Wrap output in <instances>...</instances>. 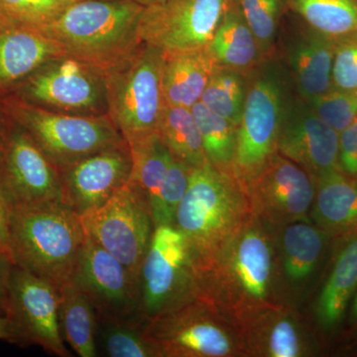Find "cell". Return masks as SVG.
Returning <instances> with one entry per match:
<instances>
[{"instance_id": "1", "label": "cell", "mask_w": 357, "mask_h": 357, "mask_svg": "<svg viewBox=\"0 0 357 357\" xmlns=\"http://www.w3.org/2000/svg\"><path fill=\"white\" fill-rule=\"evenodd\" d=\"M143 9L133 0H79L42 31L66 56L105 74L123 64L142 45L138 27Z\"/></svg>"}, {"instance_id": "2", "label": "cell", "mask_w": 357, "mask_h": 357, "mask_svg": "<svg viewBox=\"0 0 357 357\" xmlns=\"http://www.w3.org/2000/svg\"><path fill=\"white\" fill-rule=\"evenodd\" d=\"M252 215L243 185L208 161L192 168L174 225L187 239L199 272Z\"/></svg>"}, {"instance_id": "3", "label": "cell", "mask_w": 357, "mask_h": 357, "mask_svg": "<svg viewBox=\"0 0 357 357\" xmlns=\"http://www.w3.org/2000/svg\"><path fill=\"white\" fill-rule=\"evenodd\" d=\"M86 237L81 217L61 201L14 206L9 241L14 263L59 288L72 278Z\"/></svg>"}, {"instance_id": "4", "label": "cell", "mask_w": 357, "mask_h": 357, "mask_svg": "<svg viewBox=\"0 0 357 357\" xmlns=\"http://www.w3.org/2000/svg\"><path fill=\"white\" fill-rule=\"evenodd\" d=\"M199 294L225 298L239 317L270 304L273 251L261 220L252 215L199 273Z\"/></svg>"}, {"instance_id": "5", "label": "cell", "mask_w": 357, "mask_h": 357, "mask_svg": "<svg viewBox=\"0 0 357 357\" xmlns=\"http://www.w3.org/2000/svg\"><path fill=\"white\" fill-rule=\"evenodd\" d=\"M246 79L232 166V174L244 188L276 153L286 105L295 91L287 67L272 55L250 70Z\"/></svg>"}, {"instance_id": "6", "label": "cell", "mask_w": 357, "mask_h": 357, "mask_svg": "<svg viewBox=\"0 0 357 357\" xmlns=\"http://www.w3.org/2000/svg\"><path fill=\"white\" fill-rule=\"evenodd\" d=\"M0 107L31 135L58 168L126 143L109 114H65L44 109L7 93Z\"/></svg>"}, {"instance_id": "7", "label": "cell", "mask_w": 357, "mask_h": 357, "mask_svg": "<svg viewBox=\"0 0 357 357\" xmlns=\"http://www.w3.org/2000/svg\"><path fill=\"white\" fill-rule=\"evenodd\" d=\"M161 52L142 44L115 69L105 73L107 114L128 146L159 132L165 107Z\"/></svg>"}, {"instance_id": "8", "label": "cell", "mask_w": 357, "mask_h": 357, "mask_svg": "<svg viewBox=\"0 0 357 357\" xmlns=\"http://www.w3.org/2000/svg\"><path fill=\"white\" fill-rule=\"evenodd\" d=\"M138 282L145 321L199 297L198 269L187 239L175 225L155 227Z\"/></svg>"}, {"instance_id": "9", "label": "cell", "mask_w": 357, "mask_h": 357, "mask_svg": "<svg viewBox=\"0 0 357 357\" xmlns=\"http://www.w3.org/2000/svg\"><path fill=\"white\" fill-rule=\"evenodd\" d=\"M8 93L65 114H107L105 74L68 56L45 63Z\"/></svg>"}, {"instance_id": "10", "label": "cell", "mask_w": 357, "mask_h": 357, "mask_svg": "<svg viewBox=\"0 0 357 357\" xmlns=\"http://www.w3.org/2000/svg\"><path fill=\"white\" fill-rule=\"evenodd\" d=\"M157 357H222L236 349L215 303L194 298L146 321Z\"/></svg>"}, {"instance_id": "11", "label": "cell", "mask_w": 357, "mask_h": 357, "mask_svg": "<svg viewBox=\"0 0 357 357\" xmlns=\"http://www.w3.org/2000/svg\"><path fill=\"white\" fill-rule=\"evenodd\" d=\"M81 218L86 236L138 277L155 229L149 202L140 190L128 181Z\"/></svg>"}, {"instance_id": "12", "label": "cell", "mask_w": 357, "mask_h": 357, "mask_svg": "<svg viewBox=\"0 0 357 357\" xmlns=\"http://www.w3.org/2000/svg\"><path fill=\"white\" fill-rule=\"evenodd\" d=\"M232 0H163L144 6L141 43L162 55L201 50L210 44Z\"/></svg>"}, {"instance_id": "13", "label": "cell", "mask_w": 357, "mask_h": 357, "mask_svg": "<svg viewBox=\"0 0 357 357\" xmlns=\"http://www.w3.org/2000/svg\"><path fill=\"white\" fill-rule=\"evenodd\" d=\"M59 302L58 286L15 265L4 310L13 330L11 344L37 345L53 356H72L61 332Z\"/></svg>"}, {"instance_id": "14", "label": "cell", "mask_w": 357, "mask_h": 357, "mask_svg": "<svg viewBox=\"0 0 357 357\" xmlns=\"http://www.w3.org/2000/svg\"><path fill=\"white\" fill-rule=\"evenodd\" d=\"M72 278L91 301L98 321L141 319L138 277L88 236Z\"/></svg>"}, {"instance_id": "15", "label": "cell", "mask_w": 357, "mask_h": 357, "mask_svg": "<svg viewBox=\"0 0 357 357\" xmlns=\"http://www.w3.org/2000/svg\"><path fill=\"white\" fill-rule=\"evenodd\" d=\"M245 189L253 215L262 222L276 227L309 222L314 198V178L278 152Z\"/></svg>"}, {"instance_id": "16", "label": "cell", "mask_w": 357, "mask_h": 357, "mask_svg": "<svg viewBox=\"0 0 357 357\" xmlns=\"http://www.w3.org/2000/svg\"><path fill=\"white\" fill-rule=\"evenodd\" d=\"M0 156V181L15 204L61 201V175L31 135L9 119Z\"/></svg>"}, {"instance_id": "17", "label": "cell", "mask_w": 357, "mask_h": 357, "mask_svg": "<svg viewBox=\"0 0 357 357\" xmlns=\"http://www.w3.org/2000/svg\"><path fill=\"white\" fill-rule=\"evenodd\" d=\"M61 202L79 217L109 201L128 182L132 157L128 143L59 168Z\"/></svg>"}, {"instance_id": "18", "label": "cell", "mask_w": 357, "mask_h": 357, "mask_svg": "<svg viewBox=\"0 0 357 357\" xmlns=\"http://www.w3.org/2000/svg\"><path fill=\"white\" fill-rule=\"evenodd\" d=\"M340 133L321 121L296 91L286 105L277 152L318 178L338 166Z\"/></svg>"}, {"instance_id": "19", "label": "cell", "mask_w": 357, "mask_h": 357, "mask_svg": "<svg viewBox=\"0 0 357 357\" xmlns=\"http://www.w3.org/2000/svg\"><path fill=\"white\" fill-rule=\"evenodd\" d=\"M283 39L285 66L296 93L309 100L330 91L335 39L312 29L302 20Z\"/></svg>"}, {"instance_id": "20", "label": "cell", "mask_w": 357, "mask_h": 357, "mask_svg": "<svg viewBox=\"0 0 357 357\" xmlns=\"http://www.w3.org/2000/svg\"><path fill=\"white\" fill-rule=\"evenodd\" d=\"M66 56L43 31L0 20V96L52 59Z\"/></svg>"}, {"instance_id": "21", "label": "cell", "mask_w": 357, "mask_h": 357, "mask_svg": "<svg viewBox=\"0 0 357 357\" xmlns=\"http://www.w3.org/2000/svg\"><path fill=\"white\" fill-rule=\"evenodd\" d=\"M249 351L269 357H299L310 351L299 321L286 310L267 304L241 317Z\"/></svg>"}, {"instance_id": "22", "label": "cell", "mask_w": 357, "mask_h": 357, "mask_svg": "<svg viewBox=\"0 0 357 357\" xmlns=\"http://www.w3.org/2000/svg\"><path fill=\"white\" fill-rule=\"evenodd\" d=\"M314 181V198L310 218L326 234L357 231V178L340 170Z\"/></svg>"}, {"instance_id": "23", "label": "cell", "mask_w": 357, "mask_h": 357, "mask_svg": "<svg viewBox=\"0 0 357 357\" xmlns=\"http://www.w3.org/2000/svg\"><path fill=\"white\" fill-rule=\"evenodd\" d=\"M163 57L162 88L165 105L192 109L201 102L217 63L206 48Z\"/></svg>"}, {"instance_id": "24", "label": "cell", "mask_w": 357, "mask_h": 357, "mask_svg": "<svg viewBox=\"0 0 357 357\" xmlns=\"http://www.w3.org/2000/svg\"><path fill=\"white\" fill-rule=\"evenodd\" d=\"M206 49L218 66L244 75L264 60L237 0H232Z\"/></svg>"}, {"instance_id": "25", "label": "cell", "mask_w": 357, "mask_h": 357, "mask_svg": "<svg viewBox=\"0 0 357 357\" xmlns=\"http://www.w3.org/2000/svg\"><path fill=\"white\" fill-rule=\"evenodd\" d=\"M357 289V231L349 234L338 251L330 276L316 306L317 319L325 330L340 323Z\"/></svg>"}, {"instance_id": "26", "label": "cell", "mask_w": 357, "mask_h": 357, "mask_svg": "<svg viewBox=\"0 0 357 357\" xmlns=\"http://www.w3.org/2000/svg\"><path fill=\"white\" fill-rule=\"evenodd\" d=\"M59 292V321L65 342L79 356H98V317L91 301L73 278Z\"/></svg>"}, {"instance_id": "27", "label": "cell", "mask_w": 357, "mask_h": 357, "mask_svg": "<svg viewBox=\"0 0 357 357\" xmlns=\"http://www.w3.org/2000/svg\"><path fill=\"white\" fill-rule=\"evenodd\" d=\"M282 227L281 255L286 277L293 282L306 280L318 265L328 234L309 222Z\"/></svg>"}, {"instance_id": "28", "label": "cell", "mask_w": 357, "mask_h": 357, "mask_svg": "<svg viewBox=\"0 0 357 357\" xmlns=\"http://www.w3.org/2000/svg\"><path fill=\"white\" fill-rule=\"evenodd\" d=\"M159 134L174 158L192 168L203 166L208 162L191 109L165 105Z\"/></svg>"}, {"instance_id": "29", "label": "cell", "mask_w": 357, "mask_h": 357, "mask_svg": "<svg viewBox=\"0 0 357 357\" xmlns=\"http://www.w3.org/2000/svg\"><path fill=\"white\" fill-rule=\"evenodd\" d=\"M287 3L300 20L331 38L357 32V0H287Z\"/></svg>"}, {"instance_id": "30", "label": "cell", "mask_w": 357, "mask_h": 357, "mask_svg": "<svg viewBox=\"0 0 357 357\" xmlns=\"http://www.w3.org/2000/svg\"><path fill=\"white\" fill-rule=\"evenodd\" d=\"M191 109L198 124L206 159L215 168L232 174L237 126L211 112L201 102Z\"/></svg>"}, {"instance_id": "31", "label": "cell", "mask_w": 357, "mask_h": 357, "mask_svg": "<svg viewBox=\"0 0 357 357\" xmlns=\"http://www.w3.org/2000/svg\"><path fill=\"white\" fill-rule=\"evenodd\" d=\"M141 319L98 321V354L109 357H157Z\"/></svg>"}, {"instance_id": "32", "label": "cell", "mask_w": 357, "mask_h": 357, "mask_svg": "<svg viewBox=\"0 0 357 357\" xmlns=\"http://www.w3.org/2000/svg\"><path fill=\"white\" fill-rule=\"evenodd\" d=\"M132 157V171L129 182L140 190L148 202L158 192L174 157L159 132L133 146H129Z\"/></svg>"}, {"instance_id": "33", "label": "cell", "mask_w": 357, "mask_h": 357, "mask_svg": "<svg viewBox=\"0 0 357 357\" xmlns=\"http://www.w3.org/2000/svg\"><path fill=\"white\" fill-rule=\"evenodd\" d=\"M246 75L218 66L202 96L208 109L238 126L245 102Z\"/></svg>"}, {"instance_id": "34", "label": "cell", "mask_w": 357, "mask_h": 357, "mask_svg": "<svg viewBox=\"0 0 357 357\" xmlns=\"http://www.w3.org/2000/svg\"><path fill=\"white\" fill-rule=\"evenodd\" d=\"M244 20L255 34L263 59L272 55L287 0H237Z\"/></svg>"}, {"instance_id": "35", "label": "cell", "mask_w": 357, "mask_h": 357, "mask_svg": "<svg viewBox=\"0 0 357 357\" xmlns=\"http://www.w3.org/2000/svg\"><path fill=\"white\" fill-rule=\"evenodd\" d=\"M192 168L173 158L156 196L150 203L155 227L174 225L176 213L191 177Z\"/></svg>"}, {"instance_id": "36", "label": "cell", "mask_w": 357, "mask_h": 357, "mask_svg": "<svg viewBox=\"0 0 357 357\" xmlns=\"http://www.w3.org/2000/svg\"><path fill=\"white\" fill-rule=\"evenodd\" d=\"M72 0H0V20L43 30Z\"/></svg>"}, {"instance_id": "37", "label": "cell", "mask_w": 357, "mask_h": 357, "mask_svg": "<svg viewBox=\"0 0 357 357\" xmlns=\"http://www.w3.org/2000/svg\"><path fill=\"white\" fill-rule=\"evenodd\" d=\"M307 102L321 121L338 133L357 119V91L332 88Z\"/></svg>"}, {"instance_id": "38", "label": "cell", "mask_w": 357, "mask_h": 357, "mask_svg": "<svg viewBox=\"0 0 357 357\" xmlns=\"http://www.w3.org/2000/svg\"><path fill=\"white\" fill-rule=\"evenodd\" d=\"M332 88L357 91V32L335 39Z\"/></svg>"}, {"instance_id": "39", "label": "cell", "mask_w": 357, "mask_h": 357, "mask_svg": "<svg viewBox=\"0 0 357 357\" xmlns=\"http://www.w3.org/2000/svg\"><path fill=\"white\" fill-rule=\"evenodd\" d=\"M338 166L342 172L357 178V119L340 133Z\"/></svg>"}, {"instance_id": "40", "label": "cell", "mask_w": 357, "mask_h": 357, "mask_svg": "<svg viewBox=\"0 0 357 357\" xmlns=\"http://www.w3.org/2000/svg\"><path fill=\"white\" fill-rule=\"evenodd\" d=\"M14 204L0 181V249L9 251ZM10 252V251H9Z\"/></svg>"}, {"instance_id": "41", "label": "cell", "mask_w": 357, "mask_h": 357, "mask_svg": "<svg viewBox=\"0 0 357 357\" xmlns=\"http://www.w3.org/2000/svg\"><path fill=\"white\" fill-rule=\"evenodd\" d=\"M15 263L10 252L0 249V312H4Z\"/></svg>"}, {"instance_id": "42", "label": "cell", "mask_w": 357, "mask_h": 357, "mask_svg": "<svg viewBox=\"0 0 357 357\" xmlns=\"http://www.w3.org/2000/svg\"><path fill=\"white\" fill-rule=\"evenodd\" d=\"M13 330L10 321L4 312H0V340L13 342Z\"/></svg>"}, {"instance_id": "43", "label": "cell", "mask_w": 357, "mask_h": 357, "mask_svg": "<svg viewBox=\"0 0 357 357\" xmlns=\"http://www.w3.org/2000/svg\"><path fill=\"white\" fill-rule=\"evenodd\" d=\"M8 117L4 114L3 110L0 107V156H1L2 150H3L4 144H6L7 133L9 129Z\"/></svg>"}, {"instance_id": "44", "label": "cell", "mask_w": 357, "mask_h": 357, "mask_svg": "<svg viewBox=\"0 0 357 357\" xmlns=\"http://www.w3.org/2000/svg\"><path fill=\"white\" fill-rule=\"evenodd\" d=\"M133 1L137 2L143 6H151V4L159 3V2L163 1V0H133Z\"/></svg>"}, {"instance_id": "45", "label": "cell", "mask_w": 357, "mask_h": 357, "mask_svg": "<svg viewBox=\"0 0 357 357\" xmlns=\"http://www.w3.org/2000/svg\"><path fill=\"white\" fill-rule=\"evenodd\" d=\"M352 317L354 319H357V292L356 295V298H354V305H352Z\"/></svg>"}, {"instance_id": "46", "label": "cell", "mask_w": 357, "mask_h": 357, "mask_svg": "<svg viewBox=\"0 0 357 357\" xmlns=\"http://www.w3.org/2000/svg\"><path fill=\"white\" fill-rule=\"evenodd\" d=\"M72 1H79V0H72Z\"/></svg>"}]
</instances>
